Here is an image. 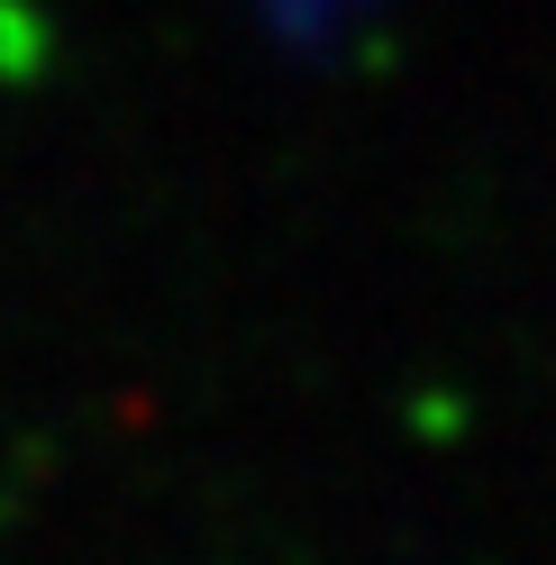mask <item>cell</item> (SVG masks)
Wrapping results in <instances>:
<instances>
[{
    "instance_id": "6da1fadb",
    "label": "cell",
    "mask_w": 556,
    "mask_h": 565,
    "mask_svg": "<svg viewBox=\"0 0 556 565\" xmlns=\"http://www.w3.org/2000/svg\"><path fill=\"white\" fill-rule=\"evenodd\" d=\"M284 10H320L329 19V10H365V0H284Z\"/></svg>"
}]
</instances>
